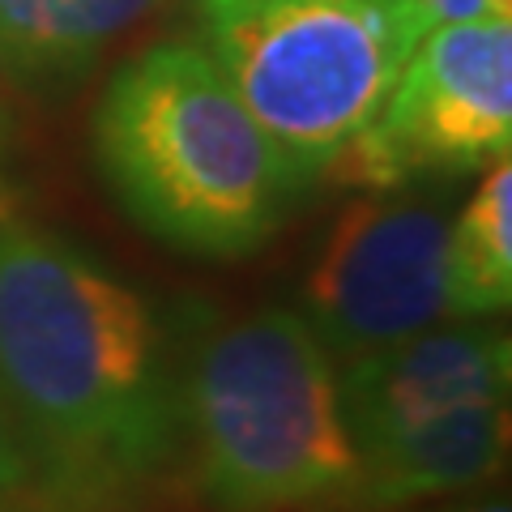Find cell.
Here are the masks:
<instances>
[{
    "label": "cell",
    "instance_id": "8",
    "mask_svg": "<svg viewBox=\"0 0 512 512\" xmlns=\"http://www.w3.org/2000/svg\"><path fill=\"white\" fill-rule=\"evenodd\" d=\"M163 0H0V69L22 86H69Z\"/></svg>",
    "mask_w": 512,
    "mask_h": 512
},
{
    "label": "cell",
    "instance_id": "9",
    "mask_svg": "<svg viewBox=\"0 0 512 512\" xmlns=\"http://www.w3.org/2000/svg\"><path fill=\"white\" fill-rule=\"evenodd\" d=\"M512 299V163L495 158L448 222V316L478 320Z\"/></svg>",
    "mask_w": 512,
    "mask_h": 512
},
{
    "label": "cell",
    "instance_id": "1",
    "mask_svg": "<svg viewBox=\"0 0 512 512\" xmlns=\"http://www.w3.org/2000/svg\"><path fill=\"white\" fill-rule=\"evenodd\" d=\"M0 406L47 512H128L184 440L146 295L13 218H0Z\"/></svg>",
    "mask_w": 512,
    "mask_h": 512
},
{
    "label": "cell",
    "instance_id": "4",
    "mask_svg": "<svg viewBox=\"0 0 512 512\" xmlns=\"http://www.w3.org/2000/svg\"><path fill=\"white\" fill-rule=\"evenodd\" d=\"M201 47L303 184L389 103L436 22L423 0H197Z\"/></svg>",
    "mask_w": 512,
    "mask_h": 512
},
{
    "label": "cell",
    "instance_id": "3",
    "mask_svg": "<svg viewBox=\"0 0 512 512\" xmlns=\"http://www.w3.org/2000/svg\"><path fill=\"white\" fill-rule=\"evenodd\" d=\"M180 427L218 512L346 500L355 453L338 367L295 308H256L197 329L184 350Z\"/></svg>",
    "mask_w": 512,
    "mask_h": 512
},
{
    "label": "cell",
    "instance_id": "14",
    "mask_svg": "<svg viewBox=\"0 0 512 512\" xmlns=\"http://www.w3.org/2000/svg\"><path fill=\"white\" fill-rule=\"evenodd\" d=\"M495 9H500V13H508V18H512V0H495Z\"/></svg>",
    "mask_w": 512,
    "mask_h": 512
},
{
    "label": "cell",
    "instance_id": "6",
    "mask_svg": "<svg viewBox=\"0 0 512 512\" xmlns=\"http://www.w3.org/2000/svg\"><path fill=\"white\" fill-rule=\"evenodd\" d=\"M448 218L427 197H363L303 278V320L333 363L402 346L448 320Z\"/></svg>",
    "mask_w": 512,
    "mask_h": 512
},
{
    "label": "cell",
    "instance_id": "10",
    "mask_svg": "<svg viewBox=\"0 0 512 512\" xmlns=\"http://www.w3.org/2000/svg\"><path fill=\"white\" fill-rule=\"evenodd\" d=\"M22 487H26V461H22L18 436L9 427V414L0 406V512H13Z\"/></svg>",
    "mask_w": 512,
    "mask_h": 512
},
{
    "label": "cell",
    "instance_id": "7",
    "mask_svg": "<svg viewBox=\"0 0 512 512\" xmlns=\"http://www.w3.org/2000/svg\"><path fill=\"white\" fill-rule=\"evenodd\" d=\"M508 372V333L470 320L448 329L436 325L402 346L346 363L338 397L350 453L359 461L478 410L508 406Z\"/></svg>",
    "mask_w": 512,
    "mask_h": 512
},
{
    "label": "cell",
    "instance_id": "13",
    "mask_svg": "<svg viewBox=\"0 0 512 512\" xmlns=\"http://www.w3.org/2000/svg\"><path fill=\"white\" fill-rule=\"evenodd\" d=\"M5 210H9V192H5V175H0V218H5Z\"/></svg>",
    "mask_w": 512,
    "mask_h": 512
},
{
    "label": "cell",
    "instance_id": "5",
    "mask_svg": "<svg viewBox=\"0 0 512 512\" xmlns=\"http://www.w3.org/2000/svg\"><path fill=\"white\" fill-rule=\"evenodd\" d=\"M512 150V18L440 22L414 47L380 116L320 180L406 188L423 175L491 167Z\"/></svg>",
    "mask_w": 512,
    "mask_h": 512
},
{
    "label": "cell",
    "instance_id": "11",
    "mask_svg": "<svg viewBox=\"0 0 512 512\" xmlns=\"http://www.w3.org/2000/svg\"><path fill=\"white\" fill-rule=\"evenodd\" d=\"M431 22H474V18H508L495 9V0H423Z\"/></svg>",
    "mask_w": 512,
    "mask_h": 512
},
{
    "label": "cell",
    "instance_id": "12",
    "mask_svg": "<svg viewBox=\"0 0 512 512\" xmlns=\"http://www.w3.org/2000/svg\"><path fill=\"white\" fill-rule=\"evenodd\" d=\"M444 512H512V508H508V495H487V500L457 504V508H444Z\"/></svg>",
    "mask_w": 512,
    "mask_h": 512
},
{
    "label": "cell",
    "instance_id": "2",
    "mask_svg": "<svg viewBox=\"0 0 512 512\" xmlns=\"http://www.w3.org/2000/svg\"><path fill=\"white\" fill-rule=\"evenodd\" d=\"M94 167L141 231L205 261L261 252L308 192L201 43H158L111 77Z\"/></svg>",
    "mask_w": 512,
    "mask_h": 512
}]
</instances>
